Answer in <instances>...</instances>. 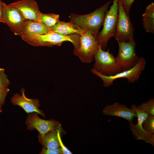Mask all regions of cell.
I'll return each instance as SVG.
<instances>
[{
	"mask_svg": "<svg viewBox=\"0 0 154 154\" xmlns=\"http://www.w3.org/2000/svg\"><path fill=\"white\" fill-rule=\"evenodd\" d=\"M111 3L110 1L94 11L87 14L78 15L71 13L69 16L70 21L83 30L90 31L96 38L103 25L106 14Z\"/></svg>",
	"mask_w": 154,
	"mask_h": 154,
	"instance_id": "6da1fadb",
	"label": "cell"
},
{
	"mask_svg": "<svg viewBox=\"0 0 154 154\" xmlns=\"http://www.w3.org/2000/svg\"><path fill=\"white\" fill-rule=\"evenodd\" d=\"M80 36L76 34L64 35L53 31L44 35L21 37L24 41L34 46H60L64 42L68 41L72 43L75 47L78 44Z\"/></svg>",
	"mask_w": 154,
	"mask_h": 154,
	"instance_id": "7a4b0ae2",
	"label": "cell"
},
{
	"mask_svg": "<svg viewBox=\"0 0 154 154\" xmlns=\"http://www.w3.org/2000/svg\"><path fill=\"white\" fill-rule=\"evenodd\" d=\"M118 0H114L112 5L106 12L103 22V28L96 37V41L104 50L108 42L115 33L118 13Z\"/></svg>",
	"mask_w": 154,
	"mask_h": 154,
	"instance_id": "3957f363",
	"label": "cell"
},
{
	"mask_svg": "<svg viewBox=\"0 0 154 154\" xmlns=\"http://www.w3.org/2000/svg\"><path fill=\"white\" fill-rule=\"evenodd\" d=\"M118 44V55L115 58L121 72L129 70L138 62L139 57L135 52L137 42L134 39L128 41H117Z\"/></svg>",
	"mask_w": 154,
	"mask_h": 154,
	"instance_id": "277c9868",
	"label": "cell"
},
{
	"mask_svg": "<svg viewBox=\"0 0 154 154\" xmlns=\"http://www.w3.org/2000/svg\"><path fill=\"white\" fill-rule=\"evenodd\" d=\"M98 47L95 38L90 31H87L80 35L78 44L74 47L73 53L82 62L90 63L94 60Z\"/></svg>",
	"mask_w": 154,
	"mask_h": 154,
	"instance_id": "5b68a950",
	"label": "cell"
},
{
	"mask_svg": "<svg viewBox=\"0 0 154 154\" xmlns=\"http://www.w3.org/2000/svg\"><path fill=\"white\" fill-rule=\"evenodd\" d=\"M146 62L143 57H139L137 64L132 68L120 72L113 75L106 76L96 71L93 68L91 70L92 73L97 75L102 80L105 87H108L113 84L114 81L117 79L125 78L128 82L133 83L137 81L141 72L144 70Z\"/></svg>",
	"mask_w": 154,
	"mask_h": 154,
	"instance_id": "8992f818",
	"label": "cell"
},
{
	"mask_svg": "<svg viewBox=\"0 0 154 154\" xmlns=\"http://www.w3.org/2000/svg\"><path fill=\"white\" fill-rule=\"evenodd\" d=\"M93 68L100 74L106 76L113 75L121 72L113 54L108 49L103 50L99 45L98 49L94 56Z\"/></svg>",
	"mask_w": 154,
	"mask_h": 154,
	"instance_id": "52a82bcc",
	"label": "cell"
},
{
	"mask_svg": "<svg viewBox=\"0 0 154 154\" xmlns=\"http://www.w3.org/2000/svg\"><path fill=\"white\" fill-rule=\"evenodd\" d=\"M118 5L117 19L114 37L117 41H128L134 39V29L129 16L122 6L121 0H118Z\"/></svg>",
	"mask_w": 154,
	"mask_h": 154,
	"instance_id": "ba28073f",
	"label": "cell"
},
{
	"mask_svg": "<svg viewBox=\"0 0 154 154\" xmlns=\"http://www.w3.org/2000/svg\"><path fill=\"white\" fill-rule=\"evenodd\" d=\"M131 108L135 113L137 122L134 124L132 121L129 122V127L136 140L144 141L146 143L154 146V134H151L144 130L142 126L144 121L149 116L147 112L138 108L135 104L131 105Z\"/></svg>",
	"mask_w": 154,
	"mask_h": 154,
	"instance_id": "9c48e42d",
	"label": "cell"
},
{
	"mask_svg": "<svg viewBox=\"0 0 154 154\" xmlns=\"http://www.w3.org/2000/svg\"><path fill=\"white\" fill-rule=\"evenodd\" d=\"M4 17L5 23L15 35L21 36L28 20L19 9L6 4Z\"/></svg>",
	"mask_w": 154,
	"mask_h": 154,
	"instance_id": "30bf717a",
	"label": "cell"
},
{
	"mask_svg": "<svg viewBox=\"0 0 154 154\" xmlns=\"http://www.w3.org/2000/svg\"><path fill=\"white\" fill-rule=\"evenodd\" d=\"M37 114L35 112L29 113L26 119L25 123L28 130L32 131L35 129L38 131L40 140L46 133L55 128L59 122L52 119H42L38 117Z\"/></svg>",
	"mask_w": 154,
	"mask_h": 154,
	"instance_id": "8fae6325",
	"label": "cell"
},
{
	"mask_svg": "<svg viewBox=\"0 0 154 154\" xmlns=\"http://www.w3.org/2000/svg\"><path fill=\"white\" fill-rule=\"evenodd\" d=\"M21 94L15 93L11 99V102L14 105L19 106L28 114L36 112L43 117L45 115L43 112L38 108L40 106V102L37 99H31L27 98L25 95L24 88L21 89Z\"/></svg>",
	"mask_w": 154,
	"mask_h": 154,
	"instance_id": "7c38bea8",
	"label": "cell"
},
{
	"mask_svg": "<svg viewBox=\"0 0 154 154\" xmlns=\"http://www.w3.org/2000/svg\"><path fill=\"white\" fill-rule=\"evenodd\" d=\"M8 5L19 10L27 20L41 22L42 13L35 0H21Z\"/></svg>",
	"mask_w": 154,
	"mask_h": 154,
	"instance_id": "4fadbf2b",
	"label": "cell"
},
{
	"mask_svg": "<svg viewBox=\"0 0 154 154\" xmlns=\"http://www.w3.org/2000/svg\"><path fill=\"white\" fill-rule=\"evenodd\" d=\"M103 113L107 116L122 118L129 122H133V118L137 117L132 109L117 102L106 106L103 110Z\"/></svg>",
	"mask_w": 154,
	"mask_h": 154,
	"instance_id": "5bb4252c",
	"label": "cell"
},
{
	"mask_svg": "<svg viewBox=\"0 0 154 154\" xmlns=\"http://www.w3.org/2000/svg\"><path fill=\"white\" fill-rule=\"evenodd\" d=\"M53 32L41 22L28 20L21 33V36L44 35Z\"/></svg>",
	"mask_w": 154,
	"mask_h": 154,
	"instance_id": "9a60e30c",
	"label": "cell"
},
{
	"mask_svg": "<svg viewBox=\"0 0 154 154\" xmlns=\"http://www.w3.org/2000/svg\"><path fill=\"white\" fill-rule=\"evenodd\" d=\"M51 29L53 32L64 35L74 34L81 35L86 32L70 21L66 22L59 21Z\"/></svg>",
	"mask_w": 154,
	"mask_h": 154,
	"instance_id": "2e32d148",
	"label": "cell"
},
{
	"mask_svg": "<svg viewBox=\"0 0 154 154\" xmlns=\"http://www.w3.org/2000/svg\"><path fill=\"white\" fill-rule=\"evenodd\" d=\"M143 27L147 32L154 33V3H151L146 7L142 15Z\"/></svg>",
	"mask_w": 154,
	"mask_h": 154,
	"instance_id": "e0dca14e",
	"label": "cell"
},
{
	"mask_svg": "<svg viewBox=\"0 0 154 154\" xmlns=\"http://www.w3.org/2000/svg\"><path fill=\"white\" fill-rule=\"evenodd\" d=\"M44 148L46 149H53L60 148L57 130L55 128L49 131L40 140Z\"/></svg>",
	"mask_w": 154,
	"mask_h": 154,
	"instance_id": "ac0fdd59",
	"label": "cell"
},
{
	"mask_svg": "<svg viewBox=\"0 0 154 154\" xmlns=\"http://www.w3.org/2000/svg\"><path fill=\"white\" fill-rule=\"evenodd\" d=\"M59 16L58 14L49 13H41V21L47 27L51 28L59 21Z\"/></svg>",
	"mask_w": 154,
	"mask_h": 154,
	"instance_id": "d6986e66",
	"label": "cell"
},
{
	"mask_svg": "<svg viewBox=\"0 0 154 154\" xmlns=\"http://www.w3.org/2000/svg\"><path fill=\"white\" fill-rule=\"evenodd\" d=\"M139 109L147 113L149 116H154V99L152 98L148 101L137 106Z\"/></svg>",
	"mask_w": 154,
	"mask_h": 154,
	"instance_id": "ffe728a7",
	"label": "cell"
},
{
	"mask_svg": "<svg viewBox=\"0 0 154 154\" xmlns=\"http://www.w3.org/2000/svg\"><path fill=\"white\" fill-rule=\"evenodd\" d=\"M142 126L146 131L154 134V116L149 115L143 121Z\"/></svg>",
	"mask_w": 154,
	"mask_h": 154,
	"instance_id": "44dd1931",
	"label": "cell"
},
{
	"mask_svg": "<svg viewBox=\"0 0 154 154\" xmlns=\"http://www.w3.org/2000/svg\"><path fill=\"white\" fill-rule=\"evenodd\" d=\"M10 83L7 75L5 73V69L0 68V88H8Z\"/></svg>",
	"mask_w": 154,
	"mask_h": 154,
	"instance_id": "7402d4cb",
	"label": "cell"
},
{
	"mask_svg": "<svg viewBox=\"0 0 154 154\" xmlns=\"http://www.w3.org/2000/svg\"><path fill=\"white\" fill-rule=\"evenodd\" d=\"M40 154H62L61 148L53 149H46L43 148Z\"/></svg>",
	"mask_w": 154,
	"mask_h": 154,
	"instance_id": "603a6c76",
	"label": "cell"
},
{
	"mask_svg": "<svg viewBox=\"0 0 154 154\" xmlns=\"http://www.w3.org/2000/svg\"><path fill=\"white\" fill-rule=\"evenodd\" d=\"M9 91L8 88H0V106L4 105L6 97Z\"/></svg>",
	"mask_w": 154,
	"mask_h": 154,
	"instance_id": "cb8c5ba5",
	"label": "cell"
},
{
	"mask_svg": "<svg viewBox=\"0 0 154 154\" xmlns=\"http://www.w3.org/2000/svg\"><path fill=\"white\" fill-rule=\"evenodd\" d=\"M122 6L127 14L129 16V13L132 4L135 0H121Z\"/></svg>",
	"mask_w": 154,
	"mask_h": 154,
	"instance_id": "d4e9b609",
	"label": "cell"
},
{
	"mask_svg": "<svg viewBox=\"0 0 154 154\" xmlns=\"http://www.w3.org/2000/svg\"><path fill=\"white\" fill-rule=\"evenodd\" d=\"M59 142L60 147L64 154H72V153L64 145L60 137V132L57 130Z\"/></svg>",
	"mask_w": 154,
	"mask_h": 154,
	"instance_id": "484cf974",
	"label": "cell"
},
{
	"mask_svg": "<svg viewBox=\"0 0 154 154\" xmlns=\"http://www.w3.org/2000/svg\"><path fill=\"white\" fill-rule=\"evenodd\" d=\"M6 4L0 0V22L5 23L4 17L5 7Z\"/></svg>",
	"mask_w": 154,
	"mask_h": 154,
	"instance_id": "4316f807",
	"label": "cell"
},
{
	"mask_svg": "<svg viewBox=\"0 0 154 154\" xmlns=\"http://www.w3.org/2000/svg\"><path fill=\"white\" fill-rule=\"evenodd\" d=\"M1 106H0V113L2 112V109Z\"/></svg>",
	"mask_w": 154,
	"mask_h": 154,
	"instance_id": "83f0119b",
	"label": "cell"
}]
</instances>
